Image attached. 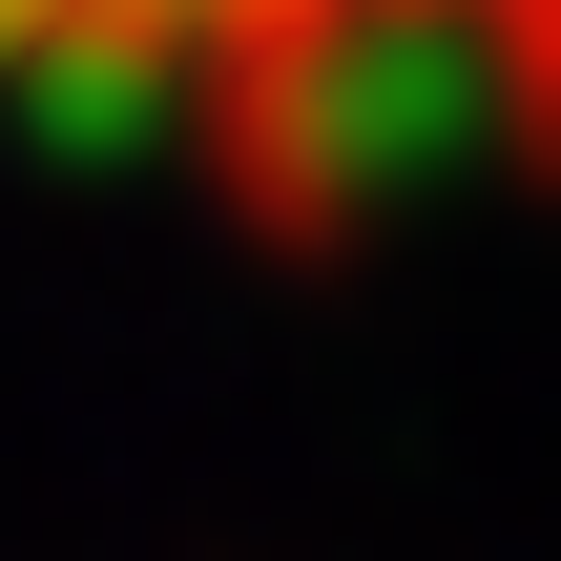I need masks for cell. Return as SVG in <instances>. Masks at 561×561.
<instances>
[{"label":"cell","instance_id":"6da1fadb","mask_svg":"<svg viewBox=\"0 0 561 561\" xmlns=\"http://www.w3.org/2000/svg\"><path fill=\"white\" fill-rule=\"evenodd\" d=\"M21 83H104L146 125H375L416 83H561V0H0Z\"/></svg>","mask_w":561,"mask_h":561}]
</instances>
